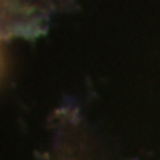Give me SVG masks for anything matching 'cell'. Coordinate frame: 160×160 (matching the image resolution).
<instances>
[{
	"label": "cell",
	"mask_w": 160,
	"mask_h": 160,
	"mask_svg": "<svg viewBox=\"0 0 160 160\" xmlns=\"http://www.w3.org/2000/svg\"><path fill=\"white\" fill-rule=\"evenodd\" d=\"M51 0H0V33L34 21L48 11Z\"/></svg>",
	"instance_id": "cell-1"
}]
</instances>
